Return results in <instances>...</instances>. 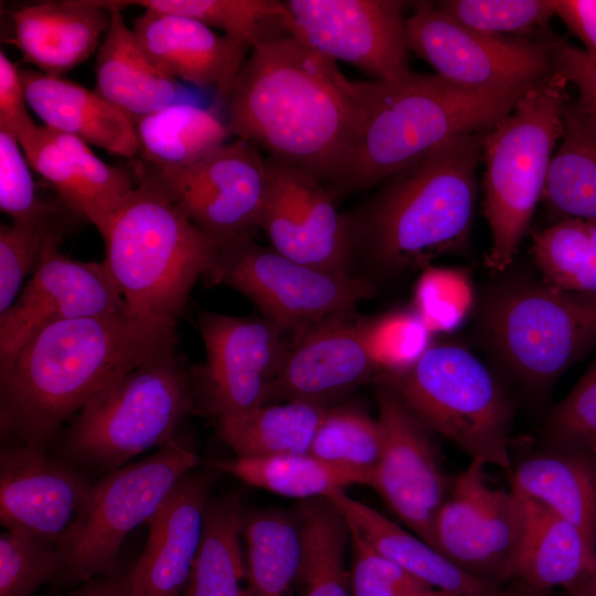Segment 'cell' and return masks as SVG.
I'll return each instance as SVG.
<instances>
[{"label": "cell", "instance_id": "obj_1", "mask_svg": "<svg viewBox=\"0 0 596 596\" xmlns=\"http://www.w3.org/2000/svg\"><path fill=\"white\" fill-rule=\"evenodd\" d=\"M226 105L236 139L322 183L340 175L364 121L355 82L290 33L251 50Z\"/></svg>", "mask_w": 596, "mask_h": 596}, {"label": "cell", "instance_id": "obj_2", "mask_svg": "<svg viewBox=\"0 0 596 596\" xmlns=\"http://www.w3.org/2000/svg\"><path fill=\"white\" fill-rule=\"evenodd\" d=\"M175 326L132 315L50 324L0 368V430L10 446L46 449L93 397L126 372L177 351Z\"/></svg>", "mask_w": 596, "mask_h": 596}, {"label": "cell", "instance_id": "obj_3", "mask_svg": "<svg viewBox=\"0 0 596 596\" xmlns=\"http://www.w3.org/2000/svg\"><path fill=\"white\" fill-rule=\"evenodd\" d=\"M487 131L455 137L385 180L360 216L347 219L353 246L392 270L466 249Z\"/></svg>", "mask_w": 596, "mask_h": 596}, {"label": "cell", "instance_id": "obj_4", "mask_svg": "<svg viewBox=\"0 0 596 596\" xmlns=\"http://www.w3.org/2000/svg\"><path fill=\"white\" fill-rule=\"evenodd\" d=\"M355 85L363 128L332 183L337 192L383 183L446 141L489 130L532 86L470 88L415 72L396 82L374 79Z\"/></svg>", "mask_w": 596, "mask_h": 596}, {"label": "cell", "instance_id": "obj_5", "mask_svg": "<svg viewBox=\"0 0 596 596\" xmlns=\"http://www.w3.org/2000/svg\"><path fill=\"white\" fill-rule=\"evenodd\" d=\"M102 237L103 263L127 309L174 326L219 249L175 205L156 172L139 175Z\"/></svg>", "mask_w": 596, "mask_h": 596}, {"label": "cell", "instance_id": "obj_6", "mask_svg": "<svg viewBox=\"0 0 596 596\" xmlns=\"http://www.w3.org/2000/svg\"><path fill=\"white\" fill-rule=\"evenodd\" d=\"M567 86V79L554 70L529 87L486 134L483 213L491 235L486 264L493 273L511 265L543 199L564 130Z\"/></svg>", "mask_w": 596, "mask_h": 596}, {"label": "cell", "instance_id": "obj_7", "mask_svg": "<svg viewBox=\"0 0 596 596\" xmlns=\"http://www.w3.org/2000/svg\"><path fill=\"white\" fill-rule=\"evenodd\" d=\"M193 407L192 370L177 351L159 356L119 376L68 422L60 459L111 472L172 440Z\"/></svg>", "mask_w": 596, "mask_h": 596}, {"label": "cell", "instance_id": "obj_8", "mask_svg": "<svg viewBox=\"0 0 596 596\" xmlns=\"http://www.w3.org/2000/svg\"><path fill=\"white\" fill-rule=\"evenodd\" d=\"M382 385L471 459L512 472L510 398L469 350L454 343L428 347L411 364L385 375Z\"/></svg>", "mask_w": 596, "mask_h": 596}, {"label": "cell", "instance_id": "obj_9", "mask_svg": "<svg viewBox=\"0 0 596 596\" xmlns=\"http://www.w3.org/2000/svg\"><path fill=\"white\" fill-rule=\"evenodd\" d=\"M482 329L504 370L542 394L596 344V296L544 280L507 283L487 298Z\"/></svg>", "mask_w": 596, "mask_h": 596}, {"label": "cell", "instance_id": "obj_10", "mask_svg": "<svg viewBox=\"0 0 596 596\" xmlns=\"http://www.w3.org/2000/svg\"><path fill=\"white\" fill-rule=\"evenodd\" d=\"M198 464V456L173 438L149 457L93 482L56 543L61 564L55 581L79 585L119 572V552L127 535L149 521L177 481Z\"/></svg>", "mask_w": 596, "mask_h": 596}, {"label": "cell", "instance_id": "obj_11", "mask_svg": "<svg viewBox=\"0 0 596 596\" xmlns=\"http://www.w3.org/2000/svg\"><path fill=\"white\" fill-rule=\"evenodd\" d=\"M248 299L296 341L315 328L350 315L374 294V286L348 273L297 263L247 237L220 247L203 277Z\"/></svg>", "mask_w": 596, "mask_h": 596}, {"label": "cell", "instance_id": "obj_12", "mask_svg": "<svg viewBox=\"0 0 596 596\" xmlns=\"http://www.w3.org/2000/svg\"><path fill=\"white\" fill-rule=\"evenodd\" d=\"M406 17L411 53L436 75L480 89L530 86L554 72L547 32L541 39L497 36L472 30L430 2H415Z\"/></svg>", "mask_w": 596, "mask_h": 596}, {"label": "cell", "instance_id": "obj_13", "mask_svg": "<svg viewBox=\"0 0 596 596\" xmlns=\"http://www.w3.org/2000/svg\"><path fill=\"white\" fill-rule=\"evenodd\" d=\"M155 172L175 205L219 248L259 228L267 158L253 143L236 139L192 164Z\"/></svg>", "mask_w": 596, "mask_h": 596}, {"label": "cell", "instance_id": "obj_14", "mask_svg": "<svg viewBox=\"0 0 596 596\" xmlns=\"http://www.w3.org/2000/svg\"><path fill=\"white\" fill-rule=\"evenodd\" d=\"M206 359L192 369L194 406L216 419L267 403L290 350L266 318L204 311L199 317Z\"/></svg>", "mask_w": 596, "mask_h": 596}, {"label": "cell", "instance_id": "obj_15", "mask_svg": "<svg viewBox=\"0 0 596 596\" xmlns=\"http://www.w3.org/2000/svg\"><path fill=\"white\" fill-rule=\"evenodd\" d=\"M290 34L332 61L376 81L409 76L408 2L401 0H285Z\"/></svg>", "mask_w": 596, "mask_h": 596}, {"label": "cell", "instance_id": "obj_16", "mask_svg": "<svg viewBox=\"0 0 596 596\" xmlns=\"http://www.w3.org/2000/svg\"><path fill=\"white\" fill-rule=\"evenodd\" d=\"M486 464L471 459L453 481L435 523V547L467 574L502 585L512 566L522 532L518 497L493 488Z\"/></svg>", "mask_w": 596, "mask_h": 596}, {"label": "cell", "instance_id": "obj_17", "mask_svg": "<svg viewBox=\"0 0 596 596\" xmlns=\"http://www.w3.org/2000/svg\"><path fill=\"white\" fill-rule=\"evenodd\" d=\"M60 240L61 235L46 238L31 278L14 304L0 313V368L50 324L127 309L104 263L63 255Z\"/></svg>", "mask_w": 596, "mask_h": 596}, {"label": "cell", "instance_id": "obj_18", "mask_svg": "<svg viewBox=\"0 0 596 596\" xmlns=\"http://www.w3.org/2000/svg\"><path fill=\"white\" fill-rule=\"evenodd\" d=\"M376 397L382 449L370 487L418 538L435 547V523L451 481L439 468L429 429L385 385L379 387Z\"/></svg>", "mask_w": 596, "mask_h": 596}, {"label": "cell", "instance_id": "obj_19", "mask_svg": "<svg viewBox=\"0 0 596 596\" xmlns=\"http://www.w3.org/2000/svg\"><path fill=\"white\" fill-rule=\"evenodd\" d=\"M267 172L259 228L272 248L304 265L348 273L353 244L331 191L307 171L269 157Z\"/></svg>", "mask_w": 596, "mask_h": 596}, {"label": "cell", "instance_id": "obj_20", "mask_svg": "<svg viewBox=\"0 0 596 596\" xmlns=\"http://www.w3.org/2000/svg\"><path fill=\"white\" fill-rule=\"evenodd\" d=\"M76 467L46 449L7 446L0 451V519L12 532L57 543L92 487Z\"/></svg>", "mask_w": 596, "mask_h": 596}, {"label": "cell", "instance_id": "obj_21", "mask_svg": "<svg viewBox=\"0 0 596 596\" xmlns=\"http://www.w3.org/2000/svg\"><path fill=\"white\" fill-rule=\"evenodd\" d=\"M347 317L295 341L266 404L302 401L324 406V401L359 385L381 366L373 343L375 322H352Z\"/></svg>", "mask_w": 596, "mask_h": 596}, {"label": "cell", "instance_id": "obj_22", "mask_svg": "<svg viewBox=\"0 0 596 596\" xmlns=\"http://www.w3.org/2000/svg\"><path fill=\"white\" fill-rule=\"evenodd\" d=\"M215 475L182 476L149 519L146 547L129 566L134 596H180L198 554Z\"/></svg>", "mask_w": 596, "mask_h": 596}, {"label": "cell", "instance_id": "obj_23", "mask_svg": "<svg viewBox=\"0 0 596 596\" xmlns=\"http://www.w3.org/2000/svg\"><path fill=\"white\" fill-rule=\"evenodd\" d=\"M20 146L65 207L100 235L136 185L129 173L100 160L86 142L45 126H38Z\"/></svg>", "mask_w": 596, "mask_h": 596}, {"label": "cell", "instance_id": "obj_24", "mask_svg": "<svg viewBox=\"0 0 596 596\" xmlns=\"http://www.w3.org/2000/svg\"><path fill=\"white\" fill-rule=\"evenodd\" d=\"M132 30L142 49L167 73L198 87H213L225 100L252 50L192 18L153 9H145Z\"/></svg>", "mask_w": 596, "mask_h": 596}, {"label": "cell", "instance_id": "obj_25", "mask_svg": "<svg viewBox=\"0 0 596 596\" xmlns=\"http://www.w3.org/2000/svg\"><path fill=\"white\" fill-rule=\"evenodd\" d=\"M10 42L23 60L52 76L77 67L102 44L110 12L102 1L62 0L23 6L9 13Z\"/></svg>", "mask_w": 596, "mask_h": 596}, {"label": "cell", "instance_id": "obj_26", "mask_svg": "<svg viewBox=\"0 0 596 596\" xmlns=\"http://www.w3.org/2000/svg\"><path fill=\"white\" fill-rule=\"evenodd\" d=\"M29 107L43 126L111 155L140 152L135 121L95 91L41 72L21 71Z\"/></svg>", "mask_w": 596, "mask_h": 596}, {"label": "cell", "instance_id": "obj_27", "mask_svg": "<svg viewBox=\"0 0 596 596\" xmlns=\"http://www.w3.org/2000/svg\"><path fill=\"white\" fill-rule=\"evenodd\" d=\"M110 24L97 50L96 89L134 121L174 103L177 79L142 49L124 20L121 1H102Z\"/></svg>", "mask_w": 596, "mask_h": 596}, {"label": "cell", "instance_id": "obj_28", "mask_svg": "<svg viewBox=\"0 0 596 596\" xmlns=\"http://www.w3.org/2000/svg\"><path fill=\"white\" fill-rule=\"evenodd\" d=\"M324 499L343 517L349 530L432 588L460 596H491L501 587L467 574L427 542L351 498L345 490H337Z\"/></svg>", "mask_w": 596, "mask_h": 596}, {"label": "cell", "instance_id": "obj_29", "mask_svg": "<svg viewBox=\"0 0 596 596\" xmlns=\"http://www.w3.org/2000/svg\"><path fill=\"white\" fill-rule=\"evenodd\" d=\"M518 499L522 509V532L512 581L543 592L554 587L571 589L587 572L596 545L579 528L545 505L526 498Z\"/></svg>", "mask_w": 596, "mask_h": 596}, {"label": "cell", "instance_id": "obj_30", "mask_svg": "<svg viewBox=\"0 0 596 596\" xmlns=\"http://www.w3.org/2000/svg\"><path fill=\"white\" fill-rule=\"evenodd\" d=\"M512 492L579 528L596 545V453L547 447L512 469Z\"/></svg>", "mask_w": 596, "mask_h": 596}, {"label": "cell", "instance_id": "obj_31", "mask_svg": "<svg viewBox=\"0 0 596 596\" xmlns=\"http://www.w3.org/2000/svg\"><path fill=\"white\" fill-rule=\"evenodd\" d=\"M244 515L237 493L209 500L201 544L180 596H254L241 544Z\"/></svg>", "mask_w": 596, "mask_h": 596}, {"label": "cell", "instance_id": "obj_32", "mask_svg": "<svg viewBox=\"0 0 596 596\" xmlns=\"http://www.w3.org/2000/svg\"><path fill=\"white\" fill-rule=\"evenodd\" d=\"M563 120L543 200L556 221L596 222V123L571 99Z\"/></svg>", "mask_w": 596, "mask_h": 596}, {"label": "cell", "instance_id": "obj_33", "mask_svg": "<svg viewBox=\"0 0 596 596\" xmlns=\"http://www.w3.org/2000/svg\"><path fill=\"white\" fill-rule=\"evenodd\" d=\"M210 467L248 486L306 500L327 498L355 485L370 486L372 478V471L332 464L310 453L236 457L211 461Z\"/></svg>", "mask_w": 596, "mask_h": 596}, {"label": "cell", "instance_id": "obj_34", "mask_svg": "<svg viewBox=\"0 0 596 596\" xmlns=\"http://www.w3.org/2000/svg\"><path fill=\"white\" fill-rule=\"evenodd\" d=\"M327 409L302 401L264 404L216 419V430L236 457L305 454Z\"/></svg>", "mask_w": 596, "mask_h": 596}, {"label": "cell", "instance_id": "obj_35", "mask_svg": "<svg viewBox=\"0 0 596 596\" xmlns=\"http://www.w3.org/2000/svg\"><path fill=\"white\" fill-rule=\"evenodd\" d=\"M296 519L300 536L299 596H352L345 565L350 532L343 517L329 500L318 498L304 501Z\"/></svg>", "mask_w": 596, "mask_h": 596}, {"label": "cell", "instance_id": "obj_36", "mask_svg": "<svg viewBox=\"0 0 596 596\" xmlns=\"http://www.w3.org/2000/svg\"><path fill=\"white\" fill-rule=\"evenodd\" d=\"M140 152L155 169L192 164L227 142L226 123L209 109L171 104L135 121Z\"/></svg>", "mask_w": 596, "mask_h": 596}, {"label": "cell", "instance_id": "obj_37", "mask_svg": "<svg viewBox=\"0 0 596 596\" xmlns=\"http://www.w3.org/2000/svg\"><path fill=\"white\" fill-rule=\"evenodd\" d=\"M243 538L254 596H294L300 562L296 515L273 509L245 513Z\"/></svg>", "mask_w": 596, "mask_h": 596}, {"label": "cell", "instance_id": "obj_38", "mask_svg": "<svg viewBox=\"0 0 596 596\" xmlns=\"http://www.w3.org/2000/svg\"><path fill=\"white\" fill-rule=\"evenodd\" d=\"M123 3L192 18L241 40L251 49L289 33L287 11L284 2L278 0H138Z\"/></svg>", "mask_w": 596, "mask_h": 596}, {"label": "cell", "instance_id": "obj_39", "mask_svg": "<svg viewBox=\"0 0 596 596\" xmlns=\"http://www.w3.org/2000/svg\"><path fill=\"white\" fill-rule=\"evenodd\" d=\"M532 253L545 283L596 296V222L555 221L534 236Z\"/></svg>", "mask_w": 596, "mask_h": 596}, {"label": "cell", "instance_id": "obj_40", "mask_svg": "<svg viewBox=\"0 0 596 596\" xmlns=\"http://www.w3.org/2000/svg\"><path fill=\"white\" fill-rule=\"evenodd\" d=\"M382 449L377 419L353 405L327 409L309 453L340 466L373 471Z\"/></svg>", "mask_w": 596, "mask_h": 596}, {"label": "cell", "instance_id": "obj_41", "mask_svg": "<svg viewBox=\"0 0 596 596\" xmlns=\"http://www.w3.org/2000/svg\"><path fill=\"white\" fill-rule=\"evenodd\" d=\"M436 7L472 30L524 39L544 36L555 15L553 0H445Z\"/></svg>", "mask_w": 596, "mask_h": 596}, {"label": "cell", "instance_id": "obj_42", "mask_svg": "<svg viewBox=\"0 0 596 596\" xmlns=\"http://www.w3.org/2000/svg\"><path fill=\"white\" fill-rule=\"evenodd\" d=\"M60 564L56 543L7 530L0 535V596H31L55 581Z\"/></svg>", "mask_w": 596, "mask_h": 596}, {"label": "cell", "instance_id": "obj_43", "mask_svg": "<svg viewBox=\"0 0 596 596\" xmlns=\"http://www.w3.org/2000/svg\"><path fill=\"white\" fill-rule=\"evenodd\" d=\"M61 235L53 221L0 226V313L17 300L25 277L33 273L47 237Z\"/></svg>", "mask_w": 596, "mask_h": 596}, {"label": "cell", "instance_id": "obj_44", "mask_svg": "<svg viewBox=\"0 0 596 596\" xmlns=\"http://www.w3.org/2000/svg\"><path fill=\"white\" fill-rule=\"evenodd\" d=\"M547 447L596 453V362L551 413Z\"/></svg>", "mask_w": 596, "mask_h": 596}, {"label": "cell", "instance_id": "obj_45", "mask_svg": "<svg viewBox=\"0 0 596 596\" xmlns=\"http://www.w3.org/2000/svg\"><path fill=\"white\" fill-rule=\"evenodd\" d=\"M30 168L19 141L0 131V209L13 224L54 217V207L36 195Z\"/></svg>", "mask_w": 596, "mask_h": 596}, {"label": "cell", "instance_id": "obj_46", "mask_svg": "<svg viewBox=\"0 0 596 596\" xmlns=\"http://www.w3.org/2000/svg\"><path fill=\"white\" fill-rule=\"evenodd\" d=\"M350 532L352 596H423L434 589Z\"/></svg>", "mask_w": 596, "mask_h": 596}, {"label": "cell", "instance_id": "obj_47", "mask_svg": "<svg viewBox=\"0 0 596 596\" xmlns=\"http://www.w3.org/2000/svg\"><path fill=\"white\" fill-rule=\"evenodd\" d=\"M470 300L469 287L458 274L437 272L425 278L419 289V304L433 324L448 328L464 316Z\"/></svg>", "mask_w": 596, "mask_h": 596}, {"label": "cell", "instance_id": "obj_48", "mask_svg": "<svg viewBox=\"0 0 596 596\" xmlns=\"http://www.w3.org/2000/svg\"><path fill=\"white\" fill-rule=\"evenodd\" d=\"M549 45L554 70L575 85L576 104L596 123V58L553 33L549 35Z\"/></svg>", "mask_w": 596, "mask_h": 596}, {"label": "cell", "instance_id": "obj_49", "mask_svg": "<svg viewBox=\"0 0 596 596\" xmlns=\"http://www.w3.org/2000/svg\"><path fill=\"white\" fill-rule=\"evenodd\" d=\"M21 72L0 51V131L20 142L35 131L38 125L29 113Z\"/></svg>", "mask_w": 596, "mask_h": 596}, {"label": "cell", "instance_id": "obj_50", "mask_svg": "<svg viewBox=\"0 0 596 596\" xmlns=\"http://www.w3.org/2000/svg\"><path fill=\"white\" fill-rule=\"evenodd\" d=\"M555 15L581 40L584 51L596 58V0H553Z\"/></svg>", "mask_w": 596, "mask_h": 596}, {"label": "cell", "instance_id": "obj_51", "mask_svg": "<svg viewBox=\"0 0 596 596\" xmlns=\"http://www.w3.org/2000/svg\"><path fill=\"white\" fill-rule=\"evenodd\" d=\"M65 596H134L130 567L82 583Z\"/></svg>", "mask_w": 596, "mask_h": 596}, {"label": "cell", "instance_id": "obj_52", "mask_svg": "<svg viewBox=\"0 0 596 596\" xmlns=\"http://www.w3.org/2000/svg\"><path fill=\"white\" fill-rule=\"evenodd\" d=\"M570 590L572 596H596V550L587 572Z\"/></svg>", "mask_w": 596, "mask_h": 596}, {"label": "cell", "instance_id": "obj_53", "mask_svg": "<svg viewBox=\"0 0 596 596\" xmlns=\"http://www.w3.org/2000/svg\"><path fill=\"white\" fill-rule=\"evenodd\" d=\"M491 596H546V594L545 592L535 589L521 581H517L515 584L507 588L501 586Z\"/></svg>", "mask_w": 596, "mask_h": 596}, {"label": "cell", "instance_id": "obj_54", "mask_svg": "<svg viewBox=\"0 0 596 596\" xmlns=\"http://www.w3.org/2000/svg\"><path fill=\"white\" fill-rule=\"evenodd\" d=\"M423 596H460V595H456V594H451V593H447V592H443L438 589H430Z\"/></svg>", "mask_w": 596, "mask_h": 596}]
</instances>
